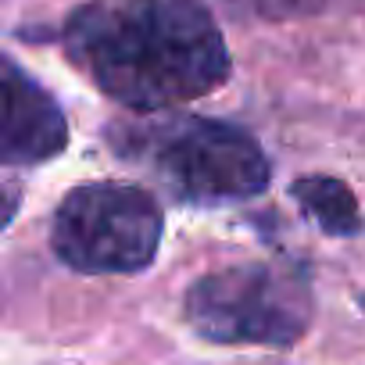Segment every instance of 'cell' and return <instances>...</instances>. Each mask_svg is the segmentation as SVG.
I'll use <instances>...</instances> for the list:
<instances>
[{"instance_id": "cell-1", "label": "cell", "mask_w": 365, "mask_h": 365, "mask_svg": "<svg viewBox=\"0 0 365 365\" xmlns=\"http://www.w3.org/2000/svg\"><path fill=\"white\" fill-rule=\"evenodd\" d=\"M68 61L129 111H168L215 93L230 51L201 0H86L61 29Z\"/></svg>"}, {"instance_id": "cell-2", "label": "cell", "mask_w": 365, "mask_h": 365, "mask_svg": "<svg viewBox=\"0 0 365 365\" xmlns=\"http://www.w3.org/2000/svg\"><path fill=\"white\" fill-rule=\"evenodd\" d=\"M108 147L190 205L247 201L265 194L272 179L269 158L247 129L205 115L150 111L108 125Z\"/></svg>"}, {"instance_id": "cell-3", "label": "cell", "mask_w": 365, "mask_h": 365, "mask_svg": "<svg viewBox=\"0 0 365 365\" xmlns=\"http://www.w3.org/2000/svg\"><path fill=\"white\" fill-rule=\"evenodd\" d=\"M182 315L212 344L294 347L312 322V287L294 265H230L201 276L187 290Z\"/></svg>"}, {"instance_id": "cell-4", "label": "cell", "mask_w": 365, "mask_h": 365, "mask_svg": "<svg viewBox=\"0 0 365 365\" xmlns=\"http://www.w3.org/2000/svg\"><path fill=\"white\" fill-rule=\"evenodd\" d=\"M165 215L158 201L133 182H83L54 212L51 247L83 276L143 272L161 244Z\"/></svg>"}, {"instance_id": "cell-5", "label": "cell", "mask_w": 365, "mask_h": 365, "mask_svg": "<svg viewBox=\"0 0 365 365\" xmlns=\"http://www.w3.org/2000/svg\"><path fill=\"white\" fill-rule=\"evenodd\" d=\"M4 118H0V161L15 165H40L54 158L68 140V122L58 101L26 72L15 58H4Z\"/></svg>"}, {"instance_id": "cell-6", "label": "cell", "mask_w": 365, "mask_h": 365, "mask_svg": "<svg viewBox=\"0 0 365 365\" xmlns=\"http://www.w3.org/2000/svg\"><path fill=\"white\" fill-rule=\"evenodd\" d=\"M294 201L301 212L329 237H354L361 230V212L354 194L333 175H304L294 182Z\"/></svg>"}, {"instance_id": "cell-7", "label": "cell", "mask_w": 365, "mask_h": 365, "mask_svg": "<svg viewBox=\"0 0 365 365\" xmlns=\"http://www.w3.org/2000/svg\"><path fill=\"white\" fill-rule=\"evenodd\" d=\"M247 4L262 15H297L312 8V0H247Z\"/></svg>"}]
</instances>
